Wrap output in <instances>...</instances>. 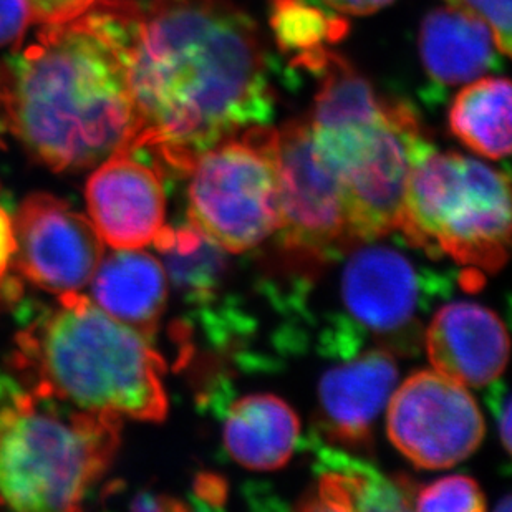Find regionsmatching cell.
Here are the masks:
<instances>
[{
    "instance_id": "cell-19",
    "label": "cell",
    "mask_w": 512,
    "mask_h": 512,
    "mask_svg": "<svg viewBox=\"0 0 512 512\" xmlns=\"http://www.w3.org/2000/svg\"><path fill=\"white\" fill-rule=\"evenodd\" d=\"M450 128L469 150L489 160L511 153V83L508 78H479L456 95Z\"/></svg>"
},
{
    "instance_id": "cell-9",
    "label": "cell",
    "mask_w": 512,
    "mask_h": 512,
    "mask_svg": "<svg viewBox=\"0 0 512 512\" xmlns=\"http://www.w3.org/2000/svg\"><path fill=\"white\" fill-rule=\"evenodd\" d=\"M388 438L421 469L453 468L478 450L484 418L463 385L421 370L388 400Z\"/></svg>"
},
{
    "instance_id": "cell-15",
    "label": "cell",
    "mask_w": 512,
    "mask_h": 512,
    "mask_svg": "<svg viewBox=\"0 0 512 512\" xmlns=\"http://www.w3.org/2000/svg\"><path fill=\"white\" fill-rule=\"evenodd\" d=\"M93 304L138 334L155 335L168 302V276L155 256L141 249L103 254L92 281Z\"/></svg>"
},
{
    "instance_id": "cell-10",
    "label": "cell",
    "mask_w": 512,
    "mask_h": 512,
    "mask_svg": "<svg viewBox=\"0 0 512 512\" xmlns=\"http://www.w3.org/2000/svg\"><path fill=\"white\" fill-rule=\"evenodd\" d=\"M279 135V228L282 246L327 259L350 246L342 184L320 158L309 121H292Z\"/></svg>"
},
{
    "instance_id": "cell-11",
    "label": "cell",
    "mask_w": 512,
    "mask_h": 512,
    "mask_svg": "<svg viewBox=\"0 0 512 512\" xmlns=\"http://www.w3.org/2000/svg\"><path fill=\"white\" fill-rule=\"evenodd\" d=\"M14 264L40 289L82 292L105 254L92 221L52 194H30L14 219Z\"/></svg>"
},
{
    "instance_id": "cell-18",
    "label": "cell",
    "mask_w": 512,
    "mask_h": 512,
    "mask_svg": "<svg viewBox=\"0 0 512 512\" xmlns=\"http://www.w3.org/2000/svg\"><path fill=\"white\" fill-rule=\"evenodd\" d=\"M223 441L237 464L252 471H274L289 463L299 446V416L279 397L247 395L226 410Z\"/></svg>"
},
{
    "instance_id": "cell-12",
    "label": "cell",
    "mask_w": 512,
    "mask_h": 512,
    "mask_svg": "<svg viewBox=\"0 0 512 512\" xmlns=\"http://www.w3.org/2000/svg\"><path fill=\"white\" fill-rule=\"evenodd\" d=\"M85 188L88 216L103 244L112 249L153 246L166 226L165 174L120 151L95 166Z\"/></svg>"
},
{
    "instance_id": "cell-27",
    "label": "cell",
    "mask_w": 512,
    "mask_h": 512,
    "mask_svg": "<svg viewBox=\"0 0 512 512\" xmlns=\"http://www.w3.org/2000/svg\"><path fill=\"white\" fill-rule=\"evenodd\" d=\"M322 2L340 14L370 15L385 9L387 5L392 4L393 0H322Z\"/></svg>"
},
{
    "instance_id": "cell-25",
    "label": "cell",
    "mask_w": 512,
    "mask_h": 512,
    "mask_svg": "<svg viewBox=\"0 0 512 512\" xmlns=\"http://www.w3.org/2000/svg\"><path fill=\"white\" fill-rule=\"evenodd\" d=\"M488 406L493 413L499 438L506 453H511V395L506 383L494 380L488 385Z\"/></svg>"
},
{
    "instance_id": "cell-1",
    "label": "cell",
    "mask_w": 512,
    "mask_h": 512,
    "mask_svg": "<svg viewBox=\"0 0 512 512\" xmlns=\"http://www.w3.org/2000/svg\"><path fill=\"white\" fill-rule=\"evenodd\" d=\"M266 62L254 20L231 0L140 4L131 60L136 150L188 174L204 151L267 125L274 92Z\"/></svg>"
},
{
    "instance_id": "cell-20",
    "label": "cell",
    "mask_w": 512,
    "mask_h": 512,
    "mask_svg": "<svg viewBox=\"0 0 512 512\" xmlns=\"http://www.w3.org/2000/svg\"><path fill=\"white\" fill-rule=\"evenodd\" d=\"M153 246L165 259L166 276L191 304L208 307L218 300L228 277L226 251L188 223L166 228Z\"/></svg>"
},
{
    "instance_id": "cell-2",
    "label": "cell",
    "mask_w": 512,
    "mask_h": 512,
    "mask_svg": "<svg viewBox=\"0 0 512 512\" xmlns=\"http://www.w3.org/2000/svg\"><path fill=\"white\" fill-rule=\"evenodd\" d=\"M138 15L136 0H97L42 27L34 44L2 65L7 128L50 170H88L138 148L131 82Z\"/></svg>"
},
{
    "instance_id": "cell-16",
    "label": "cell",
    "mask_w": 512,
    "mask_h": 512,
    "mask_svg": "<svg viewBox=\"0 0 512 512\" xmlns=\"http://www.w3.org/2000/svg\"><path fill=\"white\" fill-rule=\"evenodd\" d=\"M420 54L433 85L451 88L483 77L496 67L501 52L483 20L448 5L423 19Z\"/></svg>"
},
{
    "instance_id": "cell-21",
    "label": "cell",
    "mask_w": 512,
    "mask_h": 512,
    "mask_svg": "<svg viewBox=\"0 0 512 512\" xmlns=\"http://www.w3.org/2000/svg\"><path fill=\"white\" fill-rule=\"evenodd\" d=\"M272 29L282 50L294 54V63L314 70L327 45L347 34L345 20L315 9L305 0H271Z\"/></svg>"
},
{
    "instance_id": "cell-14",
    "label": "cell",
    "mask_w": 512,
    "mask_h": 512,
    "mask_svg": "<svg viewBox=\"0 0 512 512\" xmlns=\"http://www.w3.org/2000/svg\"><path fill=\"white\" fill-rule=\"evenodd\" d=\"M392 353L373 348L325 373L319 385L320 428L327 440L348 448L372 443V428L397 387Z\"/></svg>"
},
{
    "instance_id": "cell-29",
    "label": "cell",
    "mask_w": 512,
    "mask_h": 512,
    "mask_svg": "<svg viewBox=\"0 0 512 512\" xmlns=\"http://www.w3.org/2000/svg\"><path fill=\"white\" fill-rule=\"evenodd\" d=\"M131 509L136 511H179V509H188V506L178 503L176 499L165 498V496H156V494H141L131 504Z\"/></svg>"
},
{
    "instance_id": "cell-13",
    "label": "cell",
    "mask_w": 512,
    "mask_h": 512,
    "mask_svg": "<svg viewBox=\"0 0 512 512\" xmlns=\"http://www.w3.org/2000/svg\"><path fill=\"white\" fill-rule=\"evenodd\" d=\"M435 372L463 387H488L508 365L506 325L493 310L471 302L446 304L425 332Z\"/></svg>"
},
{
    "instance_id": "cell-6",
    "label": "cell",
    "mask_w": 512,
    "mask_h": 512,
    "mask_svg": "<svg viewBox=\"0 0 512 512\" xmlns=\"http://www.w3.org/2000/svg\"><path fill=\"white\" fill-rule=\"evenodd\" d=\"M363 244L343 264L340 315L327 319L320 350L350 358L362 352L365 340H375L392 355L418 352L421 317L451 294V277L421 267L398 247Z\"/></svg>"
},
{
    "instance_id": "cell-7",
    "label": "cell",
    "mask_w": 512,
    "mask_h": 512,
    "mask_svg": "<svg viewBox=\"0 0 512 512\" xmlns=\"http://www.w3.org/2000/svg\"><path fill=\"white\" fill-rule=\"evenodd\" d=\"M310 131L320 158L342 184L350 246L398 231L411 168L430 143L415 112L388 102L368 120Z\"/></svg>"
},
{
    "instance_id": "cell-17",
    "label": "cell",
    "mask_w": 512,
    "mask_h": 512,
    "mask_svg": "<svg viewBox=\"0 0 512 512\" xmlns=\"http://www.w3.org/2000/svg\"><path fill=\"white\" fill-rule=\"evenodd\" d=\"M317 486L300 504L304 511H406L415 493L408 481L387 478L372 464L325 446L315 436Z\"/></svg>"
},
{
    "instance_id": "cell-8",
    "label": "cell",
    "mask_w": 512,
    "mask_h": 512,
    "mask_svg": "<svg viewBox=\"0 0 512 512\" xmlns=\"http://www.w3.org/2000/svg\"><path fill=\"white\" fill-rule=\"evenodd\" d=\"M188 224L231 254L279 228V135L257 125L221 141L189 170Z\"/></svg>"
},
{
    "instance_id": "cell-31",
    "label": "cell",
    "mask_w": 512,
    "mask_h": 512,
    "mask_svg": "<svg viewBox=\"0 0 512 512\" xmlns=\"http://www.w3.org/2000/svg\"><path fill=\"white\" fill-rule=\"evenodd\" d=\"M496 511H499V512L511 511V498H509V496H506V498H503V504H498V506H496Z\"/></svg>"
},
{
    "instance_id": "cell-23",
    "label": "cell",
    "mask_w": 512,
    "mask_h": 512,
    "mask_svg": "<svg viewBox=\"0 0 512 512\" xmlns=\"http://www.w3.org/2000/svg\"><path fill=\"white\" fill-rule=\"evenodd\" d=\"M416 511L483 512L486 498L479 484L469 476H448L415 494Z\"/></svg>"
},
{
    "instance_id": "cell-28",
    "label": "cell",
    "mask_w": 512,
    "mask_h": 512,
    "mask_svg": "<svg viewBox=\"0 0 512 512\" xmlns=\"http://www.w3.org/2000/svg\"><path fill=\"white\" fill-rule=\"evenodd\" d=\"M196 491L199 498L206 501L208 506H219L221 501L226 498V486L223 479L214 478V476H201L196 483Z\"/></svg>"
},
{
    "instance_id": "cell-26",
    "label": "cell",
    "mask_w": 512,
    "mask_h": 512,
    "mask_svg": "<svg viewBox=\"0 0 512 512\" xmlns=\"http://www.w3.org/2000/svg\"><path fill=\"white\" fill-rule=\"evenodd\" d=\"M15 232L14 219L0 206V284L4 282L10 266L14 264Z\"/></svg>"
},
{
    "instance_id": "cell-3",
    "label": "cell",
    "mask_w": 512,
    "mask_h": 512,
    "mask_svg": "<svg viewBox=\"0 0 512 512\" xmlns=\"http://www.w3.org/2000/svg\"><path fill=\"white\" fill-rule=\"evenodd\" d=\"M15 339L14 367L30 392L87 411L163 421L166 365L150 342L82 292L58 297Z\"/></svg>"
},
{
    "instance_id": "cell-4",
    "label": "cell",
    "mask_w": 512,
    "mask_h": 512,
    "mask_svg": "<svg viewBox=\"0 0 512 512\" xmlns=\"http://www.w3.org/2000/svg\"><path fill=\"white\" fill-rule=\"evenodd\" d=\"M121 416L35 393L0 405V506L75 511L120 446Z\"/></svg>"
},
{
    "instance_id": "cell-22",
    "label": "cell",
    "mask_w": 512,
    "mask_h": 512,
    "mask_svg": "<svg viewBox=\"0 0 512 512\" xmlns=\"http://www.w3.org/2000/svg\"><path fill=\"white\" fill-rule=\"evenodd\" d=\"M97 0H0V49L17 47L35 25L58 24L82 14Z\"/></svg>"
},
{
    "instance_id": "cell-24",
    "label": "cell",
    "mask_w": 512,
    "mask_h": 512,
    "mask_svg": "<svg viewBox=\"0 0 512 512\" xmlns=\"http://www.w3.org/2000/svg\"><path fill=\"white\" fill-rule=\"evenodd\" d=\"M455 9L483 20L493 32L498 50L509 55L511 50V0H446Z\"/></svg>"
},
{
    "instance_id": "cell-5",
    "label": "cell",
    "mask_w": 512,
    "mask_h": 512,
    "mask_svg": "<svg viewBox=\"0 0 512 512\" xmlns=\"http://www.w3.org/2000/svg\"><path fill=\"white\" fill-rule=\"evenodd\" d=\"M398 231L431 259L498 272L511 246L508 173L428 143L411 168Z\"/></svg>"
},
{
    "instance_id": "cell-30",
    "label": "cell",
    "mask_w": 512,
    "mask_h": 512,
    "mask_svg": "<svg viewBox=\"0 0 512 512\" xmlns=\"http://www.w3.org/2000/svg\"><path fill=\"white\" fill-rule=\"evenodd\" d=\"M5 128H7V118H5L4 78H2V65H0V136Z\"/></svg>"
}]
</instances>
